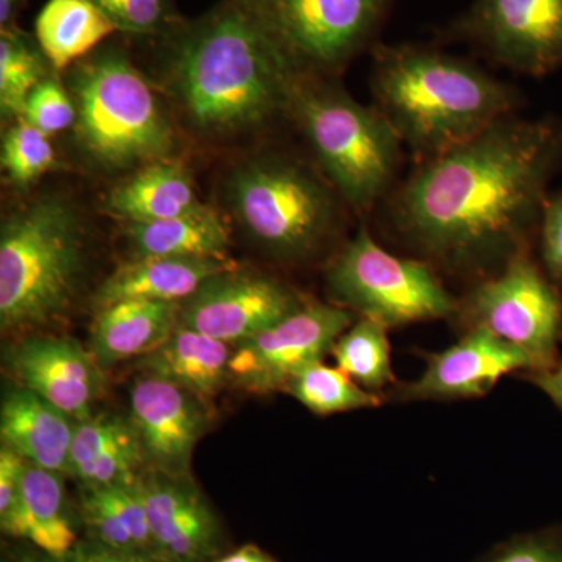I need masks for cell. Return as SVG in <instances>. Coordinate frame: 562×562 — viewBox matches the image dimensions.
I'll use <instances>...</instances> for the list:
<instances>
[{"instance_id":"obj_42","label":"cell","mask_w":562,"mask_h":562,"mask_svg":"<svg viewBox=\"0 0 562 562\" xmlns=\"http://www.w3.org/2000/svg\"><path fill=\"white\" fill-rule=\"evenodd\" d=\"M151 562H165V561H160V560H151Z\"/></svg>"},{"instance_id":"obj_21","label":"cell","mask_w":562,"mask_h":562,"mask_svg":"<svg viewBox=\"0 0 562 562\" xmlns=\"http://www.w3.org/2000/svg\"><path fill=\"white\" fill-rule=\"evenodd\" d=\"M236 269L214 258H140L121 266L103 281L95 306L124 301L183 303L211 277Z\"/></svg>"},{"instance_id":"obj_23","label":"cell","mask_w":562,"mask_h":562,"mask_svg":"<svg viewBox=\"0 0 562 562\" xmlns=\"http://www.w3.org/2000/svg\"><path fill=\"white\" fill-rule=\"evenodd\" d=\"M110 213L125 222H157L188 216L205 209L183 166L168 160L150 162L106 199Z\"/></svg>"},{"instance_id":"obj_1","label":"cell","mask_w":562,"mask_h":562,"mask_svg":"<svg viewBox=\"0 0 562 562\" xmlns=\"http://www.w3.org/2000/svg\"><path fill=\"white\" fill-rule=\"evenodd\" d=\"M562 120L509 114L416 168L379 206L387 236L439 276L475 284L538 247Z\"/></svg>"},{"instance_id":"obj_29","label":"cell","mask_w":562,"mask_h":562,"mask_svg":"<svg viewBox=\"0 0 562 562\" xmlns=\"http://www.w3.org/2000/svg\"><path fill=\"white\" fill-rule=\"evenodd\" d=\"M52 65L36 40L18 27L0 31V110L3 120L22 117L29 95L49 77Z\"/></svg>"},{"instance_id":"obj_24","label":"cell","mask_w":562,"mask_h":562,"mask_svg":"<svg viewBox=\"0 0 562 562\" xmlns=\"http://www.w3.org/2000/svg\"><path fill=\"white\" fill-rule=\"evenodd\" d=\"M81 519L91 532V539L121 550L155 558L149 517L135 484L81 486Z\"/></svg>"},{"instance_id":"obj_19","label":"cell","mask_w":562,"mask_h":562,"mask_svg":"<svg viewBox=\"0 0 562 562\" xmlns=\"http://www.w3.org/2000/svg\"><path fill=\"white\" fill-rule=\"evenodd\" d=\"M77 420L24 386L3 395L0 438L25 461L69 475L70 449Z\"/></svg>"},{"instance_id":"obj_3","label":"cell","mask_w":562,"mask_h":562,"mask_svg":"<svg viewBox=\"0 0 562 562\" xmlns=\"http://www.w3.org/2000/svg\"><path fill=\"white\" fill-rule=\"evenodd\" d=\"M371 88L376 109L417 161L473 138L524 102L475 63L416 44H376Z\"/></svg>"},{"instance_id":"obj_7","label":"cell","mask_w":562,"mask_h":562,"mask_svg":"<svg viewBox=\"0 0 562 562\" xmlns=\"http://www.w3.org/2000/svg\"><path fill=\"white\" fill-rule=\"evenodd\" d=\"M76 131L91 160L128 169L166 160L176 135L160 99L124 52H92L70 70Z\"/></svg>"},{"instance_id":"obj_9","label":"cell","mask_w":562,"mask_h":562,"mask_svg":"<svg viewBox=\"0 0 562 562\" xmlns=\"http://www.w3.org/2000/svg\"><path fill=\"white\" fill-rule=\"evenodd\" d=\"M532 251L472 284L458 299L453 317L464 331L484 328L513 344L531 358L535 371H542L561 360L562 290Z\"/></svg>"},{"instance_id":"obj_16","label":"cell","mask_w":562,"mask_h":562,"mask_svg":"<svg viewBox=\"0 0 562 562\" xmlns=\"http://www.w3.org/2000/svg\"><path fill=\"white\" fill-rule=\"evenodd\" d=\"M11 372L27 387L76 420L87 419L101 398L103 369L76 339L31 335L9 355Z\"/></svg>"},{"instance_id":"obj_38","label":"cell","mask_w":562,"mask_h":562,"mask_svg":"<svg viewBox=\"0 0 562 562\" xmlns=\"http://www.w3.org/2000/svg\"><path fill=\"white\" fill-rule=\"evenodd\" d=\"M525 379L542 391L562 412V358L552 368L522 373Z\"/></svg>"},{"instance_id":"obj_17","label":"cell","mask_w":562,"mask_h":562,"mask_svg":"<svg viewBox=\"0 0 562 562\" xmlns=\"http://www.w3.org/2000/svg\"><path fill=\"white\" fill-rule=\"evenodd\" d=\"M155 560L206 562L220 547V522L191 479L147 469L139 480Z\"/></svg>"},{"instance_id":"obj_41","label":"cell","mask_w":562,"mask_h":562,"mask_svg":"<svg viewBox=\"0 0 562 562\" xmlns=\"http://www.w3.org/2000/svg\"><path fill=\"white\" fill-rule=\"evenodd\" d=\"M13 562H66L65 558H55L50 554L44 553L43 557L25 558V560H18Z\"/></svg>"},{"instance_id":"obj_2","label":"cell","mask_w":562,"mask_h":562,"mask_svg":"<svg viewBox=\"0 0 562 562\" xmlns=\"http://www.w3.org/2000/svg\"><path fill=\"white\" fill-rule=\"evenodd\" d=\"M166 46L173 98L194 131L209 136L257 131L288 114L305 76L249 0H224L173 27Z\"/></svg>"},{"instance_id":"obj_6","label":"cell","mask_w":562,"mask_h":562,"mask_svg":"<svg viewBox=\"0 0 562 562\" xmlns=\"http://www.w3.org/2000/svg\"><path fill=\"white\" fill-rule=\"evenodd\" d=\"M227 195L244 231L284 262L313 260L341 232L346 203L321 171L288 155H262L239 165L228 179Z\"/></svg>"},{"instance_id":"obj_27","label":"cell","mask_w":562,"mask_h":562,"mask_svg":"<svg viewBox=\"0 0 562 562\" xmlns=\"http://www.w3.org/2000/svg\"><path fill=\"white\" fill-rule=\"evenodd\" d=\"M20 538L29 539L43 553L65 558L77 543L76 530L66 512L61 473L27 462L22 484Z\"/></svg>"},{"instance_id":"obj_12","label":"cell","mask_w":562,"mask_h":562,"mask_svg":"<svg viewBox=\"0 0 562 562\" xmlns=\"http://www.w3.org/2000/svg\"><path fill=\"white\" fill-rule=\"evenodd\" d=\"M351 324L353 316L342 306L305 302L297 312L233 347L231 384L251 394L284 391L303 368L322 361Z\"/></svg>"},{"instance_id":"obj_13","label":"cell","mask_w":562,"mask_h":562,"mask_svg":"<svg viewBox=\"0 0 562 562\" xmlns=\"http://www.w3.org/2000/svg\"><path fill=\"white\" fill-rule=\"evenodd\" d=\"M303 303L280 280L233 269L211 277L181 303L180 324L235 347L297 312Z\"/></svg>"},{"instance_id":"obj_35","label":"cell","mask_w":562,"mask_h":562,"mask_svg":"<svg viewBox=\"0 0 562 562\" xmlns=\"http://www.w3.org/2000/svg\"><path fill=\"white\" fill-rule=\"evenodd\" d=\"M27 461L10 447L0 449V528L11 538H20L22 484Z\"/></svg>"},{"instance_id":"obj_30","label":"cell","mask_w":562,"mask_h":562,"mask_svg":"<svg viewBox=\"0 0 562 562\" xmlns=\"http://www.w3.org/2000/svg\"><path fill=\"white\" fill-rule=\"evenodd\" d=\"M284 392L317 416L376 408L383 401L382 395L364 390L341 369L322 361L303 368Z\"/></svg>"},{"instance_id":"obj_37","label":"cell","mask_w":562,"mask_h":562,"mask_svg":"<svg viewBox=\"0 0 562 562\" xmlns=\"http://www.w3.org/2000/svg\"><path fill=\"white\" fill-rule=\"evenodd\" d=\"M65 560L66 562H151L155 558L121 552L90 539V541H77L72 550L66 554Z\"/></svg>"},{"instance_id":"obj_26","label":"cell","mask_w":562,"mask_h":562,"mask_svg":"<svg viewBox=\"0 0 562 562\" xmlns=\"http://www.w3.org/2000/svg\"><path fill=\"white\" fill-rule=\"evenodd\" d=\"M133 260L140 258H214L228 260L231 238L224 221L209 206L173 220L128 222Z\"/></svg>"},{"instance_id":"obj_4","label":"cell","mask_w":562,"mask_h":562,"mask_svg":"<svg viewBox=\"0 0 562 562\" xmlns=\"http://www.w3.org/2000/svg\"><path fill=\"white\" fill-rule=\"evenodd\" d=\"M87 266L83 222L72 203L43 195L13 211L0 228V328L38 335L65 319Z\"/></svg>"},{"instance_id":"obj_10","label":"cell","mask_w":562,"mask_h":562,"mask_svg":"<svg viewBox=\"0 0 562 562\" xmlns=\"http://www.w3.org/2000/svg\"><path fill=\"white\" fill-rule=\"evenodd\" d=\"M302 74L333 76L371 44L391 0H249Z\"/></svg>"},{"instance_id":"obj_20","label":"cell","mask_w":562,"mask_h":562,"mask_svg":"<svg viewBox=\"0 0 562 562\" xmlns=\"http://www.w3.org/2000/svg\"><path fill=\"white\" fill-rule=\"evenodd\" d=\"M181 303L124 301L102 306L91 327V353L105 371L160 349L180 324Z\"/></svg>"},{"instance_id":"obj_36","label":"cell","mask_w":562,"mask_h":562,"mask_svg":"<svg viewBox=\"0 0 562 562\" xmlns=\"http://www.w3.org/2000/svg\"><path fill=\"white\" fill-rule=\"evenodd\" d=\"M539 261L562 290V190L550 192L538 236Z\"/></svg>"},{"instance_id":"obj_31","label":"cell","mask_w":562,"mask_h":562,"mask_svg":"<svg viewBox=\"0 0 562 562\" xmlns=\"http://www.w3.org/2000/svg\"><path fill=\"white\" fill-rule=\"evenodd\" d=\"M54 165L55 154L49 138L27 121L21 120L3 136L2 168L13 183L20 187L32 183Z\"/></svg>"},{"instance_id":"obj_8","label":"cell","mask_w":562,"mask_h":562,"mask_svg":"<svg viewBox=\"0 0 562 562\" xmlns=\"http://www.w3.org/2000/svg\"><path fill=\"white\" fill-rule=\"evenodd\" d=\"M327 284L339 306L387 330L446 319L457 312L458 299L430 265L391 254L364 224L331 261Z\"/></svg>"},{"instance_id":"obj_25","label":"cell","mask_w":562,"mask_h":562,"mask_svg":"<svg viewBox=\"0 0 562 562\" xmlns=\"http://www.w3.org/2000/svg\"><path fill=\"white\" fill-rule=\"evenodd\" d=\"M120 32L91 0H47L35 21V40L54 70L87 58Z\"/></svg>"},{"instance_id":"obj_11","label":"cell","mask_w":562,"mask_h":562,"mask_svg":"<svg viewBox=\"0 0 562 562\" xmlns=\"http://www.w3.org/2000/svg\"><path fill=\"white\" fill-rule=\"evenodd\" d=\"M495 65L542 79L562 68V0H473L447 31Z\"/></svg>"},{"instance_id":"obj_5","label":"cell","mask_w":562,"mask_h":562,"mask_svg":"<svg viewBox=\"0 0 562 562\" xmlns=\"http://www.w3.org/2000/svg\"><path fill=\"white\" fill-rule=\"evenodd\" d=\"M288 116L351 211L382 205L398 183L403 158L402 139L382 111L355 101L333 76L305 74L295 81Z\"/></svg>"},{"instance_id":"obj_28","label":"cell","mask_w":562,"mask_h":562,"mask_svg":"<svg viewBox=\"0 0 562 562\" xmlns=\"http://www.w3.org/2000/svg\"><path fill=\"white\" fill-rule=\"evenodd\" d=\"M330 353L336 368L373 394L395 383L387 328L379 322L360 317L336 339Z\"/></svg>"},{"instance_id":"obj_33","label":"cell","mask_w":562,"mask_h":562,"mask_svg":"<svg viewBox=\"0 0 562 562\" xmlns=\"http://www.w3.org/2000/svg\"><path fill=\"white\" fill-rule=\"evenodd\" d=\"M22 120L27 121L44 135H55L76 125V103L72 95L61 87L60 81L49 76L29 95Z\"/></svg>"},{"instance_id":"obj_40","label":"cell","mask_w":562,"mask_h":562,"mask_svg":"<svg viewBox=\"0 0 562 562\" xmlns=\"http://www.w3.org/2000/svg\"><path fill=\"white\" fill-rule=\"evenodd\" d=\"M18 9H20V0H0V29L16 27L14 18H16Z\"/></svg>"},{"instance_id":"obj_39","label":"cell","mask_w":562,"mask_h":562,"mask_svg":"<svg viewBox=\"0 0 562 562\" xmlns=\"http://www.w3.org/2000/svg\"><path fill=\"white\" fill-rule=\"evenodd\" d=\"M214 562H277L271 554L262 552L260 547L244 546L235 552L225 554Z\"/></svg>"},{"instance_id":"obj_34","label":"cell","mask_w":562,"mask_h":562,"mask_svg":"<svg viewBox=\"0 0 562 562\" xmlns=\"http://www.w3.org/2000/svg\"><path fill=\"white\" fill-rule=\"evenodd\" d=\"M475 562H562V527L513 536Z\"/></svg>"},{"instance_id":"obj_15","label":"cell","mask_w":562,"mask_h":562,"mask_svg":"<svg viewBox=\"0 0 562 562\" xmlns=\"http://www.w3.org/2000/svg\"><path fill=\"white\" fill-rule=\"evenodd\" d=\"M131 417L150 471L191 479V460L206 430V405L176 384L140 373L131 387Z\"/></svg>"},{"instance_id":"obj_14","label":"cell","mask_w":562,"mask_h":562,"mask_svg":"<svg viewBox=\"0 0 562 562\" xmlns=\"http://www.w3.org/2000/svg\"><path fill=\"white\" fill-rule=\"evenodd\" d=\"M427 368L414 382L398 384L401 402H453L480 398L509 373L535 371L531 358L484 328H473L438 353H427Z\"/></svg>"},{"instance_id":"obj_18","label":"cell","mask_w":562,"mask_h":562,"mask_svg":"<svg viewBox=\"0 0 562 562\" xmlns=\"http://www.w3.org/2000/svg\"><path fill=\"white\" fill-rule=\"evenodd\" d=\"M146 469L131 417L105 412L77 420L69 475L79 480L81 486L135 484Z\"/></svg>"},{"instance_id":"obj_32","label":"cell","mask_w":562,"mask_h":562,"mask_svg":"<svg viewBox=\"0 0 562 562\" xmlns=\"http://www.w3.org/2000/svg\"><path fill=\"white\" fill-rule=\"evenodd\" d=\"M128 35H158L172 31L171 0H91Z\"/></svg>"},{"instance_id":"obj_22","label":"cell","mask_w":562,"mask_h":562,"mask_svg":"<svg viewBox=\"0 0 562 562\" xmlns=\"http://www.w3.org/2000/svg\"><path fill=\"white\" fill-rule=\"evenodd\" d=\"M233 346L179 324L160 349L139 358L138 369L209 403L231 384L228 364Z\"/></svg>"}]
</instances>
